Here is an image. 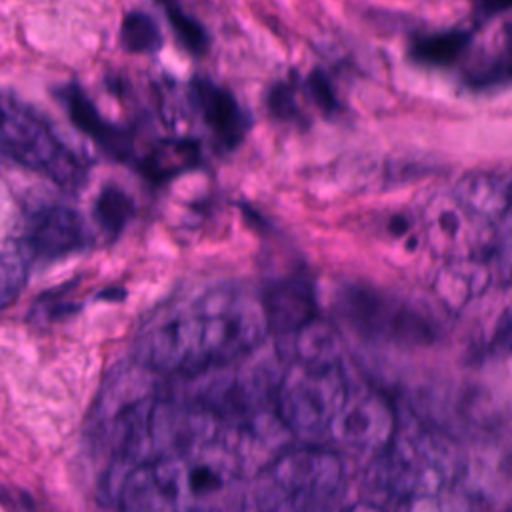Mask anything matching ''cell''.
<instances>
[{"label": "cell", "mask_w": 512, "mask_h": 512, "mask_svg": "<svg viewBox=\"0 0 512 512\" xmlns=\"http://www.w3.org/2000/svg\"><path fill=\"white\" fill-rule=\"evenodd\" d=\"M0 140L20 164L44 174L60 188L76 190L86 178L82 158L32 106L6 90H0Z\"/></svg>", "instance_id": "obj_6"}, {"label": "cell", "mask_w": 512, "mask_h": 512, "mask_svg": "<svg viewBox=\"0 0 512 512\" xmlns=\"http://www.w3.org/2000/svg\"><path fill=\"white\" fill-rule=\"evenodd\" d=\"M340 512H384L380 506L376 504H368V502H358V504H352Z\"/></svg>", "instance_id": "obj_24"}, {"label": "cell", "mask_w": 512, "mask_h": 512, "mask_svg": "<svg viewBox=\"0 0 512 512\" xmlns=\"http://www.w3.org/2000/svg\"><path fill=\"white\" fill-rule=\"evenodd\" d=\"M468 44V34L464 32H442L422 38L414 44V56L430 64H446L456 60Z\"/></svg>", "instance_id": "obj_20"}, {"label": "cell", "mask_w": 512, "mask_h": 512, "mask_svg": "<svg viewBox=\"0 0 512 512\" xmlns=\"http://www.w3.org/2000/svg\"><path fill=\"white\" fill-rule=\"evenodd\" d=\"M508 202L512 206V180H510V188H508Z\"/></svg>", "instance_id": "obj_26"}, {"label": "cell", "mask_w": 512, "mask_h": 512, "mask_svg": "<svg viewBox=\"0 0 512 512\" xmlns=\"http://www.w3.org/2000/svg\"><path fill=\"white\" fill-rule=\"evenodd\" d=\"M506 38H508V48L512 50V24L506 28Z\"/></svg>", "instance_id": "obj_25"}, {"label": "cell", "mask_w": 512, "mask_h": 512, "mask_svg": "<svg viewBox=\"0 0 512 512\" xmlns=\"http://www.w3.org/2000/svg\"><path fill=\"white\" fill-rule=\"evenodd\" d=\"M28 278L26 254L16 246L0 248V310L8 308L22 292Z\"/></svg>", "instance_id": "obj_18"}, {"label": "cell", "mask_w": 512, "mask_h": 512, "mask_svg": "<svg viewBox=\"0 0 512 512\" xmlns=\"http://www.w3.org/2000/svg\"><path fill=\"white\" fill-rule=\"evenodd\" d=\"M490 260L494 262L496 274L502 280L512 282V206H508V210L496 224V238Z\"/></svg>", "instance_id": "obj_21"}, {"label": "cell", "mask_w": 512, "mask_h": 512, "mask_svg": "<svg viewBox=\"0 0 512 512\" xmlns=\"http://www.w3.org/2000/svg\"><path fill=\"white\" fill-rule=\"evenodd\" d=\"M398 428L392 404L376 390L352 384L328 438L356 450L382 452Z\"/></svg>", "instance_id": "obj_8"}, {"label": "cell", "mask_w": 512, "mask_h": 512, "mask_svg": "<svg viewBox=\"0 0 512 512\" xmlns=\"http://www.w3.org/2000/svg\"><path fill=\"white\" fill-rule=\"evenodd\" d=\"M168 18H170L174 30L178 32L180 40H182L190 50L198 52V50L204 48V44H206L204 32H202V28H200L190 16H186V14L180 12L178 8H172V6H170V8H168Z\"/></svg>", "instance_id": "obj_22"}, {"label": "cell", "mask_w": 512, "mask_h": 512, "mask_svg": "<svg viewBox=\"0 0 512 512\" xmlns=\"http://www.w3.org/2000/svg\"><path fill=\"white\" fill-rule=\"evenodd\" d=\"M350 388L340 354L292 356L274 388L276 418L306 442L326 440Z\"/></svg>", "instance_id": "obj_3"}, {"label": "cell", "mask_w": 512, "mask_h": 512, "mask_svg": "<svg viewBox=\"0 0 512 512\" xmlns=\"http://www.w3.org/2000/svg\"><path fill=\"white\" fill-rule=\"evenodd\" d=\"M64 102L68 108V114L72 122L94 142H98L104 150L110 154L124 158L128 156L130 142L128 136L110 124L98 110L96 106L86 98V94L80 88H66L64 90Z\"/></svg>", "instance_id": "obj_13"}, {"label": "cell", "mask_w": 512, "mask_h": 512, "mask_svg": "<svg viewBox=\"0 0 512 512\" xmlns=\"http://www.w3.org/2000/svg\"><path fill=\"white\" fill-rule=\"evenodd\" d=\"M490 282L488 260H456L448 262L436 278L434 290L438 298L450 306L460 308L474 300Z\"/></svg>", "instance_id": "obj_14"}, {"label": "cell", "mask_w": 512, "mask_h": 512, "mask_svg": "<svg viewBox=\"0 0 512 512\" xmlns=\"http://www.w3.org/2000/svg\"><path fill=\"white\" fill-rule=\"evenodd\" d=\"M344 480L336 452L298 446L276 456L264 470L256 494L258 512H316L330 502Z\"/></svg>", "instance_id": "obj_4"}, {"label": "cell", "mask_w": 512, "mask_h": 512, "mask_svg": "<svg viewBox=\"0 0 512 512\" xmlns=\"http://www.w3.org/2000/svg\"><path fill=\"white\" fill-rule=\"evenodd\" d=\"M378 478L402 496L442 494L458 470L450 440L426 428L398 426L390 444L378 452Z\"/></svg>", "instance_id": "obj_5"}, {"label": "cell", "mask_w": 512, "mask_h": 512, "mask_svg": "<svg viewBox=\"0 0 512 512\" xmlns=\"http://www.w3.org/2000/svg\"><path fill=\"white\" fill-rule=\"evenodd\" d=\"M88 242L82 216L64 206H44L30 214L26 224V246L34 256L60 258Z\"/></svg>", "instance_id": "obj_10"}, {"label": "cell", "mask_w": 512, "mask_h": 512, "mask_svg": "<svg viewBox=\"0 0 512 512\" xmlns=\"http://www.w3.org/2000/svg\"><path fill=\"white\" fill-rule=\"evenodd\" d=\"M342 314L362 334L384 340L424 342L430 330L416 312L366 288H350L342 294Z\"/></svg>", "instance_id": "obj_9"}, {"label": "cell", "mask_w": 512, "mask_h": 512, "mask_svg": "<svg viewBox=\"0 0 512 512\" xmlns=\"http://www.w3.org/2000/svg\"><path fill=\"white\" fill-rule=\"evenodd\" d=\"M262 304L238 288H212L156 320L140 338L144 366L176 376H196L230 366L266 338Z\"/></svg>", "instance_id": "obj_1"}, {"label": "cell", "mask_w": 512, "mask_h": 512, "mask_svg": "<svg viewBox=\"0 0 512 512\" xmlns=\"http://www.w3.org/2000/svg\"><path fill=\"white\" fill-rule=\"evenodd\" d=\"M194 96L204 122L222 144H234L242 138L246 118L226 90L208 80H198L194 84Z\"/></svg>", "instance_id": "obj_12"}, {"label": "cell", "mask_w": 512, "mask_h": 512, "mask_svg": "<svg viewBox=\"0 0 512 512\" xmlns=\"http://www.w3.org/2000/svg\"><path fill=\"white\" fill-rule=\"evenodd\" d=\"M198 162V146L190 140H164L142 160V172L152 180L172 178Z\"/></svg>", "instance_id": "obj_16"}, {"label": "cell", "mask_w": 512, "mask_h": 512, "mask_svg": "<svg viewBox=\"0 0 512 512\" xmlns=\"http://www.w3.org/2000/svg\"><path fill=\"white\" fill-rule=\"evenodd\" d=\"M422 230L430 248L448 262L490 260L496 224L464 206L452 192L428 200L422 212Z\"/></svg>", "instance_id": "obj_7"}, {"label": "cell", "mask_w": 512, "mask_h": 512, "mask_svg": "<svg viewBox=\"0 0 512 512\" xmlns=\"http://www.w3.org/2000/svg\"><path fill=\"white\" fill-rule=\"evenodd\" d=\"M120 40L130 52H154L162 42L156 22L144 12H128L124 16Z\"/></svg>", "instance_id": "obj_19"}, {"label": "cell", "mask_w": 512, "mask_h": 512, "mask_svg": "<svg viewBox=\"0 0 512 512\" xmlns=\"http://www.w3.org/2000/svg\"><path fill=\"white\" fill-rule=\"evenodd\" d=\"M268 332L282 338L294 336L314 320V302L310 288L298 280H284L264 292L260 300Z\"/></svg>", "instance_id": "obj_11"}, {"label": "cell", "mask_w": 512, "mask_h": 512, "mask_svg": "<svg viewBox=\"0 0 512 512\" xmlns=\"http://www.w3.org/2000/svg\"><path fill=\"white\" fill-rule=\"evenodd\" d=\"M118 502L122 512H242L238 456L216 436L132 466Z\"/></svg>", "instance_id": "obj_2"}, {"label": "cell", "mask_w": 512, "mask_h": 512, "mask_svg": "<svg viewBox=\"0 0 512 512\" xmlns=\"http://www.w3.org/2000/svg\"><path fill=\"white\" fill-rule=\"evenodd\" d=\"M508 188L510 180H504L500 176L468 174L454 186L452 194L478 216L490 220L492 224H498L510 206Z\"/></svg>", "instance_id": "obj_15"}, {"label": "cell", "mask_w": 512, "mask_h": 512, "mask_svg": "<svg viewBox=\"0 0 512 512\" xmlns=\"http://www.w3.org/2000/svg\"><path fill=\"white\" fill-rule=\"evenodd\" d=\"M132 212H134V204L130 196L114 184L104 186L94 202V216L100 228L110 238H114L128 224Z\"/></svg>", "instance_id": "obj_17"}, {"label": "cell", "mask_w": 512, "mask_h": 512, "mask_svg": "<svg viewBox=\"0 0 512 512\" xmlns=\"http://www.w3.org/2000/svg\"><path fill=\"white\" fill-rule=\"evenodd\" d=\"M406 512H460V506L442 492L432 496L410 498Z\"/></svg>", "instance_id": "obj_23"}]
</instances>
